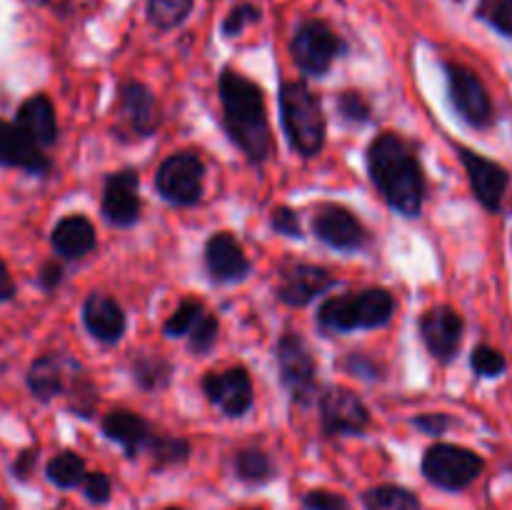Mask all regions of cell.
Here are the masks:
<instances>
[{
  "mask_svg": "<svg viewBox=\"0 0 512 510\" xmlns=\"http://www.w3.org/2000/svg\"><path fill=\"white\" fill-rule=\"evenodd\" d=\"M368 168L390 208L415 218L423 210L425 178L410 145L395 133H385L368 148Z\"/></svg>",
  "mask_w": 512,
  "mask_h": 510,
  "instance_id": "6da1fadb",
  "label": "cell"
},
{
  "mask_svg": "<svg viewBox=\"0 0 512 510\" xmlns=\"http://www.w3.org/2000/svg\"><path fill=\"white\" fill-rule=\"evenodd\" d=\"M220 100H223L225 128L233 143L253 163H263L270 155V123L263 90L253 80L225 70L220 75Z\"/></svg>",
  "mask_w": 512,
  "mask_h": 510,
  "instance_id": "7a4b0ae2",
  "label": "cell"
},
{
  "mask_svg": "<svg viewBox=\"0 0 512 510\" xmlns=\"http://www.w3.org/2000/svg\"><path fill=\"white\" fill-rule=\"evenodd\" d=\"M280 113L288 143L295 153L313 158L325 143V115L320 100L305 83L280 85Z\"/></svg>",
  "mask_w": 512,
  "mask_h": 510,
  "instance_id": "3957f363",
  "label": "cell"
},
{
  "mask_svg": "<svg viewBox=\"0 0 512 510\" xmlns=\"http://www.w3.org/2000/svg\"><path fill=\"white\" fill-rule=\"evenodd\" d=\"M393 310L395 303L388 290L368 288L325 300L318 310V320L330 330L380 328L393 318Z\"/></svg>",
  "mask_w": 512,
  "mask_h": 510,
  "instance_id": "277c9868",
  "label": "cell"
},
{
  "mask_svg": "<svg viewBox=\"0 0 512 510\" xmlns=\"http://www.w3.org/2000/svg\"><path fill=\"white\" fill-rule=\"evenodd\" d=\"M423 473L438 488L463 490L483 473V458L460 445L438 443L425 453Z\"/></svg>",
  "mask_w": 512,
  "mask_h": 510,
  "instance_id": "5b68a950",
  "label": "cell"
},
{
  "mask_svg": "<svg viewBox=\"0 0 512 510\" xmlns=\"http://www.w3.org/2000/svg\"><path fill=\"white\" fill-rule=\"evenodd\" d=\"M203 160L195 153H175L155 173V188L168 203L193 205L203 195Z\"/></svg>",
  "mask_w": 512,
  "mask_h": 510,
  "instance_id": "8992f818",
  "label": "cell"
},
{
  "mask_svg": "<svg viewBox=\"0 0 512 510\" xmlns=\"http://www.w3.org/2000/svg\"><path fill=\"white\" fill-rule=\"evenodd\" d=\"M343 50L338 35L325 23H305L300 25L293 38V60L303 73L308 75H325L333 65L335 55Z\"/></svg>",
  "mask_w": 512,
  "mask_h": 510,
  "instance_id": "52a82bcc",
  "label": "cell"
},
{
  "mask_svg": "<svg viewBox=\"0 0 512 510\" xmlns=\"http://www.w3.org/2000/svg\"><path fill=\"white\" fill-rule=\"evenodd\" d=\"M445 73H448L450 98H453L458 113L475 128H485L493 120V103H490L483 80L473 70L458 63L445 65Z\"/></svg>",
  "mask_w": 512,
  "mask_h": 510,
  "instance_id": "ba28073f",
  "label": "cell"
},
{
  "mask_svg": "<svg viewBox=\"0 0 512 510\" xmlns=\"http://www.w3.org/2000/svg\"><path fill=\"white\" fill-rule=\"evenodd\" d=\"M280 378L295 400H305L315 388V360L298 333H285L278 343Z\"/></svg>",
  "mask_w": 512,
  "mask_h": 510,
  "instance_id": "9c48e42d",
  "label": "cell"
},
{
  "mask_svg": "<svg viewBox=\"0 0 512 510\" xmlns=\"http://www.w3.org/2000/svg\"><path fill=\"white\" fill-rule=\"evenodd\" d=\"M323 430L328 435H358L368 428L370 413L363 400L345 388H328L323 400Z\"/></svg>",
  "mask_w": 512,
  "mask_h": 510,
  "instance_id": "30bf717a",
  "label": "cell"
},
{
  "mask_svg": "<svg viewBox=\"0 0 512 510\" xmlns=\"http://www.w3.org/2000/svg\"><path fill=\"white\" fill-rule=\"evenodd\" d=\"M463 330V318L448 305H438V308L428 310L420 320V335H423L430 355L440 363H448L458 355L460 343H463Z\"/></svg>",
  "mask_w": 512,
  "mask_h": 510,
  "instance_id": "8fae6325",
  "label": "cell"
},
{
  "mask_svg": "<svg viewBox=\"0 0 512 510\" xmlns=\"http://www.w3.org/2000/svg\"><path fill=\"white\" fill-rule=\"evenodd\" d=\"M203 390L210 403L230 418L248 413L250 405H253V383H250V375L245 368L208 373V378L203 380Z\"/></svg>",
  "mask_w": 512,
  "mask_h": 510,
  "instance_id": "7c38bea8",
  "label": "cell"
},
{
  "mask_svg": "<svg viewBox=\"0 0 512 510\" xmlns=\"http://www.w3.org/2000/svg\"><path fill=\"white\" fill-rule=\"evenodd\" d=\"M460 158H463L465 170H468L470 185H473V193L480 203L488 210H498L503 203V195L510 185V175L503 165H498L495 160L483 158V155L473 153V150L463 148L460 150Z\"/></svg>",
  "mask_w": 512,
  "mask_h": 510,
  "instance_id": "4fadbf2b",
  "label": "cell"
},
{
  "mask_svg": "<svg viewBox=\"0 0 512 510\" xmlns=\"http://www.w3.org/2000/svg\"><path fill=\"white\" fill-rule=\"evenodd\" d=\"M313 230L325 245L338 250H358L365 240L360 220L343 205H320L313 220Z\"/></svg>",
  "mask_w": 512,
  "mask_h": 510,
  "instance_id": "5bb4252c",
  "label": "cell"
},
{
  "mask_svg": "<svg viewBox=\"0 0 512 510\" xmlns=\"http://www.w3.org/2000/svg\"><path fill=\"white\" fill-rule=\"evenodd\" d=\"M103 215L108 223L128 228L140 218L138 175L133 170H120L108 175L103 190Z\"/></svg>",
  "mask_w": 512,
  "mask_h": 510,
  "instance_id": "9a60e30c",
  "label": "cell"
},
{
  "mask_svg": "<svg viewBox=\"0 0 512 510\" xmlns=\"http://www.w3.org/2000/svg\"><path fill=\"white\" fill-rule=\"evenodd\" d=\"M333 283V275L325 268L308 263H293L288 265V268L280 270L278 298L288 305H305L310 303L315 295L333 288Z\"/></svg>",
  "mask_w": 512,
  "mask_h": 510,
  "instance_id": "2e32d148",
  "label": "cell"
},
{
  "mask_svg": "<svg viewBox=\"0 0 512 510\" xmlns=\"http://www.w3.org/2000/svg\"><path fill=\"white\" fill-rule=\"evenodd\" d=\"M205 265L215 283H235L250 270V260L230 233H215L205 245Z\"/></svg>",
  "mask_w": 512,
  "mask_h": 510,
  "instance_id": "e0dca14e",
  "label": "cell"
},
{
  "mask_svg": "<svg viewBox=\"0 0 512 510\" xmlns=\"http://www.w3.org/2000/svg\"><path fill=\"white\" fill-rule=\"evenodd\" d=\"M0 165L43 175L50 168V160L18 125L0 120Z\"/></svg>",
  "mask_w": 512,
  "mask_h": 510,
  "instance_id": "ac0fdd59",
  "label": "cell"
},
{
  "mask_svg": "<svg viewBox=\"0 0 512 510\" xmlns=\"http://www.w3.org/2000/svg\"><path fill=\"white\" fill-rule=\"evenodd\" d=\"M15 125L33 140L38 148L53 145L58 138V120H55V108L48 95H33L25 100L15 115Z\"/></svg>",
  "mask_w": 512,
  "mask_h": 510,
  "instance_id": "d6986e66",
  "label": "cell"
},
{
  "mask_svg": "<svg viewBox=\"0 0 512 510\" xmlns=\"http://www.w3.org/2000/svg\"><path fill=\"white\" fill-rule=\"evenodd\" d=\"M83 323L93 338L103 340V343H115L125 330V313L113 298L93 293L83 305Z\"/></svg>",
  "mask_w": 512,
  "mask_h": 510,
  "instance_id": "ffe728a7",
  "label": "cell"
},
{
  "mask_svg": "<svg viewBox=\"0 0 512 510\" xmlns=\"http://www.w3.org/2000/svg\"><path fill=\"white\" fill-rule=\"evenodd\" d=\"M55 253L65 260H75L88 255L95 248V228L83 215H68L60 220L50 235Z\"/></svg>",
  "mask_w": 512,
  "mask_h": 510,
  "instance_id": "44dd1931",
  "label": "cell"
},
{
  "mask_svg": "<svg viewBox=\"0 0 512 510\" xmlns=\"http://www.w3.org/2000/svg\"><path fill=\"white\" fill-rule=\"evenodd\" d=\"M120 108L138 135H150L158 125V103L143 83H125L120 88Z\"/></svg>",
  "mask_w": 512,
  "mask_h": 510,
  "instance_id": "7402d4cb",
  "label": "cell"
},
{
  "mask_svg": "<svg viewBox=\"0 0 512 510\" xmlns=\"http://www.w3.org/2000/svg\"><path fill=\"white\" fill-rule=\"evenodd\" d=\"M103 433L113 443L123 445L125 453L135 455L150 440V428L140 415L130 410H113L103 418Z\"/></svg>",
  "mask_w": 512,
  "mask_h": 510,
  "instance_id": "603a6c76",
  "label": "cell"
},
{
  "mask_svg": "<svg viewBox=\"0 0 512 510\" xmlns=\"http://www.w3.org/2000/svg\"><path fill=\"white\" fill-rule=\"evenodd\" d=\"M25 380H28L30 393L43 400V403L53 400L63 390V370H60L58 360L53 355H40L38 360H33Z\"/></svg>",
  "mask_w": 512,
  "mask_h": 510,
  "instance_id": "cb8c5ba5",
  "label": "cell"
},
{
  "mask_svg": "<svg viewBox=\"0 0 512 510\" xmlns=\"http://www.w3.org/2000/svg\"><path fill=\"white\" fill-rule=\"evenodd\" d=\"M48 473V480L58 488H75V485H83L85 480V460L80 458L73 450H65V453L55 455L53 460L45 468Z\"/></svg>",
  "mask_w": 512,
  "mask_h": 510,
  "instance_id": "d4e9b609",
  "label": "cell"
},
{
  "mask_svg": "<svg viewBox=\"0 0 512 510\" xmlns=\"http://www.w3.org/2000/svg\"><path fill=\"white\" fill-rule=\"evenodd\" d=\"M235 470H238V478L245 483H268L275 475L273 460L268 458V453H263L260 448H243L235 455Z\"/></svg>",
  "mask_w": 512,
  "mask_h": 510,
  "instance_id": "484cf974",
  "label": "cell"
},
{
  "mask_svg": "<svg viewBox=\"0 0 512 510\" xmlns=\"http://www.w3.org/2000/svg\"><path fill=\"white\" fill-rule=\"evenodd\" d=\"M365 508L368 510H420V500L410 490L398 485H380L368 490L365 495Z\"/></svg>",
  "mask_w": 512,
  "mask_h": 510,
  "instance_id": "4316f807",
  "label": "cell"
},
{
  "mask_svg": "<svg viewBox=\"0 0 512 510\" xmlns=\"http://www.w3.org/2000/svg\"><path fill=\"white\" fill-rule=\"evenodd\" d=\"M190 8H193V0H150L148 15L153 25L170 30L188 18Z\"/></svg>",
  "mask_w": 512,
  "mask_h": 510,
  "instance_id": "83f0119b",
  "label": "cell"
},
{
  "mask_svg": "<svg viewBox=\"0 0 512 510\" xmlns=\"http://www.w3.org/2000/svg\"><path fill=\"white\" fill-rule=\"evenodd\" d=\"M133 375L145 390H155L168 385L170 380V363H165L163 358H150V355H143V358L135 360Z\"/></svg>",
  "mask_w": 512,
  "mask_h": 510,
  "instance_id": "f1b7e54d",
  "label": "cell"
},
{
  "mask_svg": "<svg viewBox=\"0 0 512 510\" xmlns=\"http://www.w3.org/2000/svg\"><path fill=\"white\" fill-rule=\"evenodd\" d=\"M203 315H205L203 303L185 300V303L180 305L173 315H170L168 323H165V333H168L170 338H178V335H190L193 333L195 325L203 320Z\"/></svg>",
  "mask_w": 512,
  "mask_h": 510,
  "instance_id": "f546056e",
  "label": "cell"
},
{
  "mask_svg": "<svg viewBox=\"0 0 512 510\" xmlns=\"http://www.w3.org/2000/svg\"><path fill=\"white\" fill-rule=\"evenodd\" d=\"M478 15L495 30L512 38V0H480Z\"/></svg>",
  "mask_w": 512,
  "mask_h": 510,
  "instance_id": "4dcf8cb0",
  "label": "cell"
},
{
  "mask_svg": "<svg viewBox=\"0 0 512 510\" xmlns=\"http://www.w3.org/2000/svg\"><path fill=\"white\" fill-rule=\"evenodd\" d=\"M505 358L503 353H498L495 348L490 345H478L473 350V370L483 378H493V375H500L505 370Z\"/></svg>",
  "mask_w": 512,
  "mask_h": 510,
  "instance_id": "1f68e13d",
  "label": "cell"
},
{
  "mask_svg": "<svg viewBox=\"0 0 512 510\" xmlns=\"http://www.w3.org/2000/svg\"><path fill=\"white\" fill-rule=\"evenodd\" d=\"M153 448L155 460L158 465H170V463H180V460L188 458L190 453V445L180 438H158L150 443Z\"/></svg>",
  "mask_w": 512,
  "mask_h": 510,
  "instance_id": "d6a6232c",
  "label": "cell"
},
{
  "mask_svg": "<svg viewBox=\"0 0 512 510\" xmlns=\"http://www.w3.org/2000/svg\"><path fill=\"white\" fill-rule=\"evenodd\" d=\"M218 330H220L218 320H215L213 315L205 313L203 320L193 328V333L188 335L190 350H193V353H208V350L215 345V340H218Z\"/></svg>",
  "mask_w": 512,
  "mask_h": 510,
  "instance_id": "836d02e7",
  "label": "cell"
},
{
  "mask_svg": "<svg viewBox=\"0 0 512 510\" xmlns=\"http://www.w3.org/2000/svg\"><path fill=\"white\" fill-rule=\"evenodd\" d=\"M338 110L340 115H343V120H348V123H365V120L370 118L368 100H365L360 93H353V90L340 95Z\"/></svg>",
  "mask_w": 512,
  "mask_h": 510,
  "instance_id": "e575fe53",
  "label": "cell"
},
{
  "mask_svg": "<svg viewBox=\"0 0 512 510\" xmlns=\"http://www.w3.org/2000/svg\"><path fill=\"white\" fill-rule=\"evenodd\" d=\"M303 503L308 510H348V500L343 495L328 493V490H313L305 495Z\"/></svg>",
  "mask_w": 512,
  "mask_h": 510,
  "instance_id": "d590c367",
  "label": "cell"
},
{
  "mask_svg": "<svg viewBox=\"0 0 512 510\" xmlns=\"http://www.w3.org/2000/svg\"><path fill=\"white\" fill-rule=\"evenodd\" d=\"M258 18H260V13L253 8V5H238V8H235L233 13H230L228 18H225L223 33L225 35H238L240 30L245 28V25L255 23V20H258Z\"/></svg>",
  "mask_w": 512,
  "mask_h": 510,
  "instance_id": "8d00e7d4",
  "label": "cell"
},
{
  "mask_svg": "<svg viewBox=\"0 0 512 510\" xmlns=\"http://www.w3.org/2000/svg\"><path fill=\"white\" fill-rule=\"evenodd\" d=\"M83 490L88 495V500L93 503H108L110 498V480L105 473H88L83 480Z\"/></svg>",
  "mask_w": 512,
  "mask_h": 510,
  "instance_id": "74e56055",
  "label": "cell"
},
{
  "mask_svg": "<svg viewBox=\"0 0 512 510\" xmlns=\"http://www.w3.org/2000/svg\"><path fill=\"white\" fill-rule=\"evenodd\" d=\"M273 228L278 230V233L288 235V238H300V220L298 215H295V210L290 208H275L273 210Z\"/></svg>",
  "mask_w": 512,
  "mask_h": 510,
  "instance_id": "f35d334b",
  "label": "cell"
},
{
  "mask_svg": "<svg viewBox=\"0 0 512 510\" xmlns=\"http://www.w3.org/2000/svg\"><path fill=\"white\" fill-rule=\"evenodd\" d=\"M415 425H418L420 430H425V433H430V435H443L445 430H448V425H450V418L448 415H443V413H430V415H420L418 420H415Z\"/></svg>",
  "mask_w": 512,
  "mask_h": 510,
  "instance_id": "ab89813d",
  "label": "cell"
},
{
  "mask_svg": "<svg viewBox=\"0 0 512 510\" xmlns=\"http://www.w3.org/2000/svg\"><path fill=\"white\" fill-rule=\"evenodd\" d=\"M60 280H63V268H60L58 263H45L43 268H40L38 283L43 285L45 290H53Z\"/></svg>",
  "mask_w": 512,
  "mask_h": 510,
  "instance_id": "60d3db41",
  "label": "cell"
},
{
  "mask_svg": "<svg viewBox=\"0 0 512 510\" xmlns=\"http://www.w3.org/2000/svg\"><path fill=\"white\" fill-rule=\"evenodd\" d=\"M13 295H15V280H13V275H10L5 260L0 258V303H8V300H13Z\"/></svg>",
  "mask_w": 512,
  "mask_h": 510,
  "instance_id": "b9f144b4",
  "label": "cell"
},
{
  "mask_svg": "<svg viewBox=\"0 0 512 510\" xmlns=\"http://www.w3.org/2000/svg\"><path fill=\"white\" fill-rule=\"evenodd\" d=\"M33 463H35V450H25V453H20V458L15 460L13 473L18 475V478H28L30 470H33Z\"/></svg>",
  "mask_w": 512,
  "mask_h": 510,
  "instance_id": "7bdbcfd3",
  "label": "cell"
},
{
  "mask_svg": "<svg viewBox=\"0 0 512 510\" xmlns=\"http://www.w3.org/2000/svg\"><path fill=\"white\" fill-rule=\"evenodd\" d=\"M168 510H180V508H168Z\"/></svg>",
  "mask_w": 512,
  "mask_h": 510,
  "instance_id": "ee69618b",
  "label": "cell"
}]
</instances>
